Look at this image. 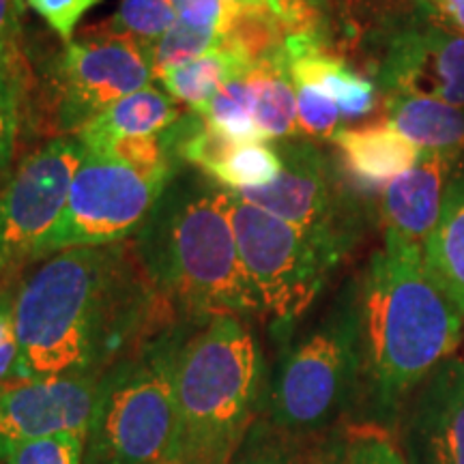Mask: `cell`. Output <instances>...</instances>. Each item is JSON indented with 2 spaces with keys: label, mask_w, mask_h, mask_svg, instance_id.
Listing matches in <instances>:
<instances>
[{
  "label": "cell",
  "mask_w": 464,
  "mask_h": 464,
  "mask_svg": "<svg viewBox=\"0 0 464 464\" xmlns=\"http://www.w3.org/2000/svg\"><path fill=\"white\" fill-rule=\"evenodd\" d=\"M274 147L282 160L280 177L265 188L235 194L295 226L340 263L362 237L365 202L376 194L362 188L342 161L324 155L312 140L288 138Z\"/></svg>",
  "instance_id": "7"
},
{
  "label": "cell",
  "mask_w": 464,
  "mask_h": 464,
  "mask_svg": "<svg viewBox=\"0 0 464 464\" xmlns=\"http://www.w3.org/2000/svg\"><path fill=\"white\" fill-rule=\"evenodd\" d=\"M304 454L293 445V437L269 423H252L230 464H301Z\"/></svg>",
  "instance_id": "29"
},
{
  "label": "cell",
  "mask_w": 464,
  "mask_h": 464,
  "mask_svg": "<svg viewBox=\"0 0 464 464\" xmlns=\"http://www.w3.org/2000/svg\"><path fill=\"white\" fill-rule=\"evenodd\" d=\"M181 114L177 102L168 92L149 84L131 95L121 97L119 102L89 121L75 136L82 140L86 149H95L114 138L160 133L177 123Z\"/></svg>",
  "instance_id": "18"
},
{
  "label": "cell",
  "mask_w": 464,
  "mask_h": 464,
  "mask_svg": "<svg viewBox=\"0 0 464 464\" xmlns=\"http://www.w3.org/2000/svg\"><path fill=\"white\" fill-rule=\"evenodd\" d=\"M340 464H409V460L390 430L376 423H357L342 434Z\"/></svg>",
  "instance_id": "27"
},
{
  "label": "cell",
  "mask_w": 464,
  "mask_h": 464,
  "mask_svg": "<svg viewBox=\"0 0 464 464\" xmlns=\"http://www.w3.org/2000/svg\"><path fill=\"white\" fill-rule=\"evenodd\" d=\"M423 263L454 305L464 314V177L451 185L443 218L423 247Z\"/></svg>",
  "instance_id": "21"
},
{
  "label": "cell",
  "mask_w": 464,
  "mask_h": 464,
  "mask_svg": "<svg viewBox=\"0 0 464 464\" xmlns=\"http://www.w3.org/2000/svg\"><path fill=\"white\" fill-rule=\"evenodd\" d=\"M232 3H239V5H260V0H232Z\"/></svg>",
  "instance_id": "37"
},
{
  "label": "cell",
  "mask_w": 464,
  "mask_h": 464,
  "mask_svg": "<svg viewBox=\"0 0 464 464\" xmlns=\"http://www.w3.org/2000/svg\"><path fill=\"white\" fill-rule=\"evenodd\" d=\"M340 462H342V437L316 445V448L307 451L304 460H301V464H340Z\"/></svg>",
  "instance_id": "36"
},
{
  "label": "cell",
  "mask_w": 464,
  "mask_h": 464,
  "mask_svg": "<svg viewBox=\"0 0 464 464\" xmlns=\"http://www.w3.org/2000/svg\"><path fill=\"white\" fill-rule=\"evenodd\" d=\"M166 464H179V462H166Z\"/></svg>",
  "instance_id": "38"
},
{
  "label": "cell",
  "mask_w": 464,
  "mask_h": 464,
  "mask_svg": "<svg viewBox=\"0 0 464 464\" xmlns=\"http://www.w3.org/2000/svg\"><path fill=\"white\" fill-rule=\"evenodd\" d=\"M462 168L448 158L421 153L417 164L400 174L379 196V216L385 232L411 246L426 247L443 218L451 185Z\"/></svg>",
  "instance_id": "14"
},
{
  "label": "cell",
  "mask_w": 464,
  "mask_h": 464,
  "mask_svg": "<svg viewBox=\"0 0 464 464\" xmlns=\"http://www.w3.org/2000/svg\"><path fill=\"white\" fill-rule=\"evenodd\" d=\"M246 82L252 95L254 123L265 140L277 142L297 138V92L282 50L249 69Z\"/></svg>",
  "instance_id": "19"
},
{
  "label": "cell",
  "mask_w": 464,
  "mask_h": 464,
  "mask_svg": "<svg viewBox=\"0 0 464 464\" xmlns=\"http://www.w3.org/2000/svg\"><path fill=\"white\" fill-rule=\"evenodd\" d=\"M194 112H198L205 123L226 140L235 144L266 142L254 123L252 95H249L246 78L232 80L207 106L194 110Z\"/></svg>",
  "instance_id": "23"
},
{
  "label": "cell",
  "mask_w": 464,
  "mask_h": 464,
  "mask_svg": "<svg viewBox=\"0 0 464 464\" xmlns=\"http://www.w3.org/2000/svg\"><path fill=\"white\" fill-rule=\"evenodd\" d=\"M421 9L440 26L464 34V0H421Z\"/></svg>",
  "instance_id": "35"
},
{
  "label": "cell",
  "mask_w": 464,
  "mask_h": 464,
  "mask_svg": "<svg viewBox=\"0 0 464 464\" xmlns=\"http://www.w3.org/2000/svg\"><path fill=\"white\" fill-rule=\"evenodd\" d=\"M362 385L396 411L460 344L464 314L434 282L423 249L385 232L357 280Z\"/></svg>",
  "instance_id": "3"
},
{
  "label": "cell",
  "mask_w": 464,
  "mask_h": 464,
  "mask_svg": "<svg viewBox=\"0 0 464 464\" xmlns=\"http://www.w3.org/2000/svg\"><path fill=\"white\" fill-rule=\"evenodd\" d=\"M372 72L382 95L406 91L464 110V34L428 14L387 34Z\"/></svg>",
  "instance_id": "12"
},
{
  "label": "cell",
  "mask_w": 464,
  "mask_h": 464,
  "mask_svg": "<svg viewBox=\"0 0 464 464\" xmlns=\"http://www.w3.org/2000/svg\"><path fill=\"white\" fill-rule=\"evenodd\" d=\"M86 147L75 133L56 136L15 168L0 194V282L15 280L67 205Z\"/></svg>",
  "instance_id": "11"
},
{
  "label": "cell",
  "mask_w": 464,
  "mask_h": 464,
  "mask_svg": "<svg viewBox=\"0 0 464 464\" xmlns=\"http://www.w3.org/2000/svg\"><path fill=\"white\" fill-rule=\"evenodd\" d=\"M22 17L24 0H0V65L22 61Z\"/></svg>",
  "instance_id": "34"
},
{
  "label": "cell",
  "mask_w": 464,
  "mask_h": 464,
  "mask_svg": "<svg viewBox=\"0 0 464 464\" xmlns=\"http://www.w3.org/2000/svg\"><path fill=\"white\" fill-rule=\"evenodd\" d=\"M150 80L149 54L140 44L102 24L92 26L48 63L54 125L78 133L108 106L149 86Z\"/></svg>",
  "instance_id": "10"
},
{
  "label": "cell",
  "mask_w": 464,
  "mask_h": 464,
  "mask_svg": "<svg viewBox=\"0 0 464 464\" xmlns=\"http://www.w3.org/2000/svg\"><path fill=\"white\" fill-rule=\"evenodd\" d=\"M411 417L417 464H464V362L448 359L428 376Z\"/></svg>",
  "instance_id": "15"
},
{
  "label": "cell",
  "mask_w": 464,
  "mask_h": 464,
  "mask_svg": "<svg viewBox=\"0 0 464 464\" xmlns=\"http://www.w3.org/2000/svg\"><path fill=\"white\" fill-rule=\"evenodd\" d=\"M232 194V226L260 314L286 332L305 314L327 284L338 260L304 232Z\"/></svg>",
  "instance_id": "8"
},
{
  "label": "cell",
  "mask_w": 464,
  "mask_h": 464,
  "mask_svg": "<svg viewBox=\"0 0 464 464\" xmlns=\"http://www.w3.org/2000/svg\"><path fill=\"white\" fill-rule=\"evenodd\" d=\"M362 385L357 282L329 314L284 353L269 398L271 426L288 437L316 434L338 421Z\"/></svg>",
  "instance_id": "6"
},
{
  "label": "cell",
  "mask_w": 464,
  "mask_h": 464,
  "mask_svg": "<svg viewBox=\"0 0 464 464\" xmlns=\"http://www.w3.org/2000/svg\"><path fill=\"white\" fill-rule=\"evenodd\" d=\"M224 45V37L218 33L202 31V28L189 26L185 22L177 20L170 31H168L160 42H155L149 50V63L153 80H160L161 75L170 69L185 65L207 52L218 50Z\"/></svg>",
  "instance_id": "25"
},
{
  "label": "cell",
  "mask_w": 464,
  "mask_h": 464,
  "mask_svg": "<svg viewBox=\"0 0 464 464\" xmlns=\"http://www.w3.org/2000/svg\"><path fill=\"white\" fill-rule=\"evenodd\" d=\"M168 183L86 149L73 174L67 205L54 228L34 249L33 263L63 249L130 241L147 222Z\"/></svg>",
  "instance_id": "9"
},
{
  "label": "cell",
  "mask_w": 464,
  "mask_h": 464,
  "mask_svg": "<svg viewBox=\"0 0 464 464\" xmlns=\"http://www.w3.org/2000/svg\"><path fill=\"white\" fill-rule=\"evenodd\" d=\"M174 316L133 243L63 249L17 280L14 376L102 374Z\"/></svg>",
  "instance_id": "1"
},
{
  "label": "cell",
  "mask_w": 464,
  "mask_h": 464,
  "mask_svg": "<svg viewBox=\"0 0 464 464\" xmlns=\"http://www.w3.org/2000/svg\"><path fill=\"white\" fill-rule=\"evenodd\" d=\"M86 434L63 432L0 448L5 464H84Z\"/></svg>",
  "instance_id": "26"
},
{
  "label": "cell",
  "mask_w": 464,
  "mask_h": 464,
  "mask_svg": "<svg viewBox=\"0 0 464 464\" xmlns=\"http://www.w3.org/2000/svg\"><path fill=\"white\" fill-rule=\"evenodd\" d=\"M22 61L15 65H0V177L9 170L15 153L22 116Z\"/></svg>",
  "instance_id": "30"
},
{
  "label": "cell",
  "mask_w": 464,
  "mask_h": 464,
  "mask_svg": "<svg viewBox=\"0 0 464 464\" xmlns=\"http://www.w3.org/2000/svg\"><path fill=\"white\" fill-rule=\"evenodd\" d=\"M252 67L246 54L224 44L222 48L170 69L158 82L174 102L185 103L188 110H200L232 80L246 78Z\"/></svg>",
  "instance_id": "20"
},
{
  "label": "cell",
  "mask_w": 464,
  "mask_h": 464,
  "mask_svg": "<svg viewBox=\"0 0 464 464\" xmlns=\"http://www.w3.org/2000/svg\"><path fill=\"white\" fill-rule=\"evenodd\" d=\"M26 3L56 33L61 42L69 44L82 17L103 0H26Z\"/></svg>",
  "instance_id": "32"
},
{
  "label": "cell",
  "mask_w": 464,
  "mask_h": 464,
  "mask_svg": "<svg viewBox=\"0 0 464 464\" xmlns=\"http://www.w3.org/2000/svg\"><path fill=\"white\" fill-rule=\"evenodd\" d=\"M198 323L183 316L150 332L102 372L84 464H166L181 456L177 362Z\"/></svg>",
  "instance_id": "5"
},
{
  "label": "cell",
  "mask_w": 464,
  "mask_h": 464,
  "mask_svg": "<svg viewBox=\"0 0 464 464\" xmlns=\"http://www.w3.org/2000/svg\"><path fill=\"white\" fill-rule=\"evenodd\" d=\"M385 121L415 144L464 166V110L406 91L385 92Z\"/></svg>",
  "instance_id": "17"
},
{
  "label": "cell",
  "mask_w": 464,
  "mask_h": 464,
  "mask_svg": "<svg viewBox=\"0 0 464 464\" xmlns=\"http://www.w3.org/2000/svg\"><path fill=\"white\" fill-rule=\"evenodd\" d=\"M102 374L11 379L0 387V448L63 432L89 434Z\"/></svg>",
  "instance_id": "13"
},
{
  "label": "cell",
  "mask_w": 464,
  "mask_h": 464,
  "mask_svg": "<svg viewBox=\"0 0 464 464\" xmlns=\"http://www.w3.org/2000/svg\"><path fill=\"white\" fill-rule=\"evenodd\" d=\"M17 280L0 282V387L14 379L17 363V335L14 318Z\"/></svg>",
  "instance_id": "33"
},
{
  "label": "cell",
  "mask_w": 464,
  "mask_h": 464,
  "mask_svg": "<svg viewBox=\"0 0 464 464\" xmlns=\"http://www.w3.org/2000/svg\"><path fill=\"white\" fill-rule=\"evenodd\" d=\"M133 249L153 286L188 321L263 316L239 256L230 189L205 172L185 168L170 179Z\"/></svg>",
  "instance_id": "2"
},
{
  "label": "cell",
  "mask_w": 464,
  "mask_h": 464,
  "mask_svg": "<svg viewBox=\"0 0 464 464\" xmlns=\"http://www.w3.org/2000/svg\"><path fill=\"white\" fill-rule=\"evenodd\" d=\"M295 92H297L299 136H307L312 140H334L335 133L344 130L340 108L318 86L297 82Z\"/></svg>",
  "instance_id": "28"
},
{
  "label": "cell",
  "mask_w": 464,
  "mask_h": 464,
  "mask_svg": "<svg viewBox=\"0 0 464 464\" xmlns=\"http://www.w3.org/2000/svg\"><path fill=\"white\" fill-rule=\"evenodd\" d=\"M332 142L340 150V161L346 172L374 194H381L393 179L411 170L421 158V150L387 121L340 130Z\"/></svg>",
  "instance_id": "16"
},
{
  "label": "cell",
  "mask_w": 464,
  "mask_h": 464,
  "mask_svg": "<svg viewBox=\"0 0 464 464\" xmlns=\"http://www.w3.org/2000/svg\"><path fill=\"white\" fill-rule=\"evenodd\" d=\"M177 9L172 0H121L119 11L102 22L110 33L123 34L140 44L144 50L160 42L170 28L177 24Z\"/></svg>",
  "instance_id": "24"
},
{
  "label": "cell",
  "mask_w": 464,
  "mask_h": 464,
  "mask_svg": "<svg viewBox=\"0 0 464 464\" xmlns=\"http://www.w3.org/2000/svg\"><path fill=\"white\" fill-rule=\"evenodd\" d=\"M280 170L282 160L274 144L246 142L230 144L202 172L226 189L241 191L274 183Z\"/></svg>",
  "instance_id": "22"
},
{
  "label": "cell",
  "mask_w": 464,
  "mask_h": 464,
  "mask_svg": "<svg viewBox=\"0 0 464 464\" xmlns=\"http://www.w3.org/2000/svg\"><path fill=\"white\" fill-rule=\"evenodd\" d=\"M172 3L179 20L202 31L222 34L224 42L241 9V5L232 0H172Z\"/></svg>",
  "instance_id": "31"
},
{
  "label": "cell",
  "mask_w": 464,
  "mask_h": 464,
  "mask_svg": "<svg viewBox=\"0 0 464 464\" xmlns=\"http://www.w3.org/2000/svg\"><path fill=\"white\" fill-rule=\"evenodd\" d=\"M263 351L246 318L213 316L191 329L177 362L179 464H230L254 423Z\"/></svg>",
  "instance_id": "4"
}]
</instances>
